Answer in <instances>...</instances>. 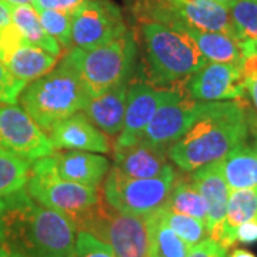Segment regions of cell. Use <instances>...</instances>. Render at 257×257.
I'll list each match as a JSON object with an SVG mask.
<instances>
[{"label":"cell","instance_id":"d6a6232c","mask_svg":"<svg viewBox=\"0 0 257 257\" xmlns=\"http://www.w3.org/2000/svg\"><path fill=\"white\" fill-rule=\"evenodd\" d=\"M87 0H35L33 8L39 10H57L73 16Z\"/></svg>","mask_w":257,"mask_h":257},{"label":"cell","instance_id":"277c9868","mask_svg":"<svg viewBox=\"0 0 257 257\" xmlns=\"http://www.w3.org/2000/svg\"><path fill=\"white\" fill-rule=\"evenodd\" d=\"M90 97L73 66L62 59L53 70L26 86L19 99L37 126L50 133L60 121L83 110Z\"/></svg>","mask_w":257,"mask_h":257},{"label":"cell","instance_id":"5bb4252c","mask_svg":"<svg viewBox=\"0 0 257 257\" xmlns=\"http://www.w3.org/2000/svg\"><path fill=\"white\" fill-rule=\"evenodd\" d=\"M179 29H194L200 32H217L231 37L237 36L231 22L229 8L213 0H169ZM240 40V39H239Z\"/></svg>","mask_w":257,"mask_h":257},{"label":"cell","instance_id":"d6986e66","mask_svg":"<svg viewBox=\"0 0 257 257\" xmlns=\"http://www.w3.org/2000/svg\"><path fill=\"white\" fill-rule=\"evenodd\" d=\"M127 86L128 82L120 83L97 96H92L83 107V113L106 135L116 136L121 132L126 111Z\"/></svg>","mask_w":257,"mask_h":257},{"label":"cell","instance_id":"ac0fdd59","mask_svg":"<svg viewBox=\"0 0 257 257\" xmlns=\"http://www.w3.org/2000/svg\"><path fill=\"white\" fill-rule=\"evenodd\" d=\"M114 167L123 175L135 179H152L159 176L167 163V149L140 139L126 147L113 149Z\"/></svg>","mask_w":257,"mask_h":257},{"label":"cell","instance_id":"83f0119b","mask_svg":"<svg viewBox=\"0 0 257 257\" xmlns=\"http://www.w3.org/2000/svg\"><path fill=\"white\" fill-rule=\"evenodd\" d=\"M157 210L160 213L162 220L165 221L189 247H193L194 244L202 241L204 236L207 234L204 221L194 219L192 216H186V214L169 210L166 206H160Z\"/></svg>","mask_w":257,"mask_h":257},{"label":"cell","instance_id":"f35d334b","mask_svg":"<svg viewBox=\"0 0 257 257\" xmlns=\"http://www.w3.org/2000/svg\"><path fill=\"white\" fill-rule=\"evenodd\" d=\"M0 257H26L20 254L18 251L12 250V248L6 247V246H0Z\"/></svg>","mask_w":257,"mask_h":257},{"label":"cell","instance_id":"603a6c76","mask_svg":"<svg viewBox=\"0 0 257 257\" xmlns=\"http://www.w3.org/2000/svg\"><path fill=\"white\" fill-rule=\"evenodd\" d=\"M163 206L169 210L192 216L206 223L207 220V204L203 199L200 192L197 190L196 184L193 182L192 176L189 173H176L172 189L166 199Z\"/></svg>","mask_w":257,"mask_h":257},{"label":"cell","instance_id":"f546056e","mask_svg":"<svg viewBox=\"0 0 257 257\" xmlns=\"http://www.w3.org/2000/svg\"><path fill=\"white\" fill-rule=\"evenodd\" d=\"M39 19L43 28L55 39L62 49H72V16L57 10H39Z\"/></svg>","mask_w":257,"mask_h":257},{"label":"cell","instance_id":"8fae6325","mask_svg":"<svg viewBox=\"0 0 257 257\" xmlns=\"http://www.w3.org/2000/svg\"><path fill=\"white\" fill-rule=\"evenodd\" d=\"M209 103L194 100L183 94L166 101L156 110L142 139L152 145L169 149L202 117Z\"/></svg>","mask_w":257,"mask_h":257},{"label":"cell","instance_id":"9c48e42d","mask_svg":"<svg viewBox=\"0 0 257 257\" xmlns=\"http://www.w3.org/2000/svg\"><path fill=\"white\" fill-rule=\"evenodd\" d=\"M126 33L124 18L111 0H87L72 16V42L80 49L107 45Z\"/></svg>","mask_w":257,"mask_h":257},{"label":"cell","instance_id":"1f68e13d","mask_svg":"<svg viewBox=\"0 0 257 257\" xmlns=\"http://www.w3.org/2000/svg\"><path fill=\"white\" fill-rule=\"evenodd\" d=\"M26 86L28 83L16 79L0 60V104H15Z\"/></svg>","mask_w":257,"mask_h":257},{"label":"cell","instance_id":"5b68a950","mask_svg":"<svg viewBox=\"0 0 257 257\" xmlns=\"http://www.w3.org/2000/svg\"><path fill=\"white\" fill-rule=\"evenodd\" d=\"M138 55V43L126 33L107 45L93 49L72 47L62 56L87 87L90 96H97L120 83L128 82Z\"/></svg>","mask_w":257,"mask_h":257},{"label":"cell","instance_id":"30bf717a","mask_svg":"<svg viewBox=\"0 0 257 257\" xmlns=\"http://www.w3.org/2000/svg\"><path fill=\"white\" fill-rule=\"evenodd\" d=\"M0 146L33 163L53 153L49 136L18 106H0Z\"/></svg>","mask_w":257,"mask_h":257},{"label":"cell","instance_id":"60d3db41","mask_svg":"<svg viewBox=\"0 0 257 257\" xmlns=\"http://www.w3.org/2000/svg\"><path fill=\"white\" fill-rule=\"evenodd\" d=\"M213 2H217V3H220L223 6H226V8H230L231 5H234L237 0H213Z\"/></svg>","mask_w":257,"mask_h":257},{"label":"cell","instance_id":"ab89813d","mask_svg":"<svg viewBox=\"0 0 257 257\" xmlns=\"http://www.w3.org/2000/svg\"><path fill=\"white\" fill-rule=\"evenodd\" d=\"M8 6H23V5H33L35 0H0Z\"/></svg>","mask_w":257,"mask_h":257},{"label":"cell","instance_id":"2e32d148","mask_svg":"<svg viewBox=\"0 0 257 257\" xmlns=\"http://www.w3.org/2000/svg\"><path fill=\"white\" fill-rule=\"evenodd\" d=\"M53 150H82L92 153H110L106 133L96 127L84 113H74L60 121L49 133Z\"/></svg>","mask_w":257,"mask_h":257},{"label":"cell","instance_id":"4fadbf2b","mask_svg":"<svg viewBox=\"0 0 257 257\" xmlns=\"http://www.w3.org/2000/svg\"><path fill=\"white\" fill-rule=\"evenodd\" d=\"M184 90L189 97L199 101L241 100L246 83L239 66L207 63L187 79Z\"/></svg>","mask_w":257,"mask_h":257},{"label":"cell","instance_id":"ba28073f","mask_svg":"<svg viewBox=\"0 0 257 257\" xmlns=\"http://www.w3.org/2000/svg\"><path fill=\"white\" fill-rule=\"evenodd\" d=\"M175 176V169L170 165L166 166L160 175L152 179L128 177L111 166L101 192L104 200L113 209L127 214L146 216L165 204Z\"/></svg>","mask_w":257,"mask_h":257},{"label":"cell","instance_id":"ffe728a7","mask_svg":"<svg viewBox=\"0 0 257 257\" xmlns=\"http://www.w3.org/2000/svg\"><path fill=\"white\" fill-rule=\"evenodd\" d=\"M248 123V132L254 135L251 143H241L221 159L223 175L230 190L257 186V121Z\"/></svg>","mask_w":257,"mask_h":257},{"label":"cell","instance_id":"e0dca14e","mask_svg":"<svg viewBox=\"0 0 257 257\" xmlns=\"http://www.w3.org/2000/svg\"><path fill=\"white\" fill-rule=\"evenodd\" d=\"M46 160L60 179L93 187L100 186L111 167L107 157L82 150L53 152Z\"/></svg>","mask_w":257,"mask_h":257},{"label":"cell","instance_id":"44dd1931","mask_svg":"<svg viewBox=\"0 0 257 257\" xmlns=\"http://www.w3.org/2000/svg\"><path fill=\"white\" fill-rule=\"evenodd\" d=\"M57 62L59 57L47 53L46 50L35 45H30L26 40H23L3 60L10 73L25 83L33 82L43 74L49 73L57 66Z\"/></svg>","mask_w":257,"mask_h":257},{"label":"cell","instance_id":"9a60e30c","mask_svg":"<svg viewBox=\"0 0 257 257\" xmlns=\"http://www.w3.org/2000/svg\"><path fill=\"white\" fill-rule=\"evenodd\" d=\"M192 179L207 204V234L210 239L219 241L230 194L229 186L223 175L221 160L192 172Z\"/></svg>","mask_w":257,"mask_h":257},{"label":"cell","instance_id":"8992f818","mask_svg":"<svg viewBox=\"0 0 257 257\" xmlns=\"http://www.w3.org/2000/svg\"><path fill=\"white\" fill-rule=\"evenodd\" d=\"M26 190L37 203L70 217L77 229L103 199L100 187L69 182L55 175L46 157L30 166Z\"/></svg>","mask_w":257,"mask_h":257},{"label":"cell","instance_id":"74e56055","mask_svg":"<svg viewBox=\"0 0 257 257\" xmlns=\"http://www.w3.org/2000/svg\"><path fill=\"white\" fill-rule=\"evenodd\" d=\"M227 257H256L251 251H248L246 248H234Z\"/></svg>","mask_w":257,"mask_h":257},{"label":"cell","instance_id":"7c38bea8","mask_svg":"<svg viewBox=\"0 0 257 257\" xmlns=\"http://www.w3.org/2000/svg\"><path fill=\"white\" fill-rule=\"evenodd\" d=\"M180 94L176 90L157 89L143 82L132 83L127 90L123 127L114 142V149L130 146L140 140L157 109Z\"/></svg>","mask_w":257,"mask_h":257},{"label":"cell","instance_id":"4dcf8cb0","mask_svg":"<svg viewBox=\"0 0 257 257\" xmlns=\"http://www.w3.org/2000/svg\"><path fill=\"white\" fill-rule=\"evenodd\" d=\"M69 257H116L109 244L99 240L92 233L79 230L74 248Z\"/></svg>","mask_w":257,"mask_h":257},{"label":"cell","instance_id":"836d02e7","mask_svg":"<svg viewBox=\"0 0 257 257\" xmlns=\"http://www.w3.org/2000/svg\"><path fill=\"white\" fill-rule=\"evenodd\" d=\"M186 257H227V248L209 237L190 247Z\"/></svg>","mask_w":257,"mask_h":257},{"label":"cell","instance_id":"7402d4cb","mask_svg":"<svg viewBox=\"0 0 257 257\" xmlns=\"http://www.w3.org/2000/svg\"><path fill=\"white\" fill-rule=\"evenodd\" d=\"M254 216H257V186L230 190L227 210L223 221L219 243L226 248L231 247L237 241L236 229L241 223Z\"/></svg>","mask_w":257,"mask_h":257},{"label":"cell","instance_id":"7a4b0ae2","mask_svg":"<svg viewBox=\"0 0 257 257\" xmlns=\"http://www.w3.org/2000/svg\"><path fill=\"white\" fill-rule=\"evenodd\" d=\"M241 100L210 101L202 117L167 149L180 172L192 173L221 160L247 140L248 117Z\"/></svg>","mask_w":257,"mask_h":257},{"label":"cell","instance_id":"cb8c5ba5","mask_svg":"<svg viewBox=\"0 0 257 257\" xmlns=\"http://www.w3.org/2000/svg\"><path fill=\"white\" fill-rule=\"evenodd\" d=\"M9 8L12 25L18 29L19 33L28 43L40 47L56 57H62L63 49L45 30L40 19H39V13L35 8H32L30 5L9 6Z\"/></svg>","mask_w":257,"mask_h":257},{"label":"cell","instance_id":"e575fe53","mask_svg":"<svg viewBox=\"0 0 257 257\" xmlns=\"http://www.w3.org/2000/svg\"><path fill=\"white\" fill-rule=\"evenodd\" d=\"M236 240L240 243L251 244L257 241V216L241 223L236 229Z\"/></svg>","mask_w":257,"mask_h":257},{"label":"cell","instance_id":"f1b7e54d","mask_svg":"<svg viewBox=\"0 0 257 257\" xmlns=\"http://www.w3.org/2000/svg\"><path fill=\"white\" fill-rule=\"evenodd\" d=\"M229 10L240 40L257 42V0H237Z\"/></svg>","mask_w":257,"mask_h":257},{"label":"cell","instance_id":"3957f363","mask_svg":"<svg viewBox=\"0 0 257 257\" xmlns=\"http://www.w3.org/2000/svg\"><path fill=\"white\" fill-rule=\"evenodd\" d=\"M143 47L142 80L157 89L176 90L184 96L187 79L209 63L186 30L162 23H140Z\"/></svg>","mask_w":257,"mask_h":257},{"label":"cell","instance_id":"d590c367","mask_svg":"<svg viewBox=\"0 0 257 257\" xmlns=\"http://www.w3.org/2000/svg\"><path fill=\"white\" fill-rule=\"evenodd\" d=\"M9 25H12L10 8L6 3L0 2V29L6 28V26H9Z\"/></svg>","mask_w":257,"mask_h":257},{"label":"cell","instance_id":"484cf974","mask_svg":"<svg viewBox=\"0 0 257 257\" xmlns=\"http://www.w3.org/2000/svg\"><path fill=\"white\" fill-rule=\"evenodd\" d=\"M149 231V256L186 257L190 247L162 220L159 210L146 214Z\"/></svg>","mask_w":257,"mask_h":257},{"label":"cell","instance_id":"4316f807","mask_svg":"<svg viewBox=\"0 0 257 257\" xmlns=\"http://www.w3.org/2000/svg\"><path fill=\"white\" fill-rule=\"evenodd\" d=\"M30 163L0 146V199L23 189L28 183Z\"/></svg>","mask_w":257,"mask_h":257},{"label":"cell","instance_id":"6da1fadb","mask_svg":"<svg viewBox=\"0 0 257 257\" xmlns=\"http://www.w3.org/2000/svg\"><path fill=\"white\" fill-rule=\"evenodd\" d=\"M70 217L19 189L0 199V246L26 257H69L77 237Z\"/></svg>","mask_w":257,"mask_h":257},{"label":"cell","instance_id":"52a82bcc","mask_svg":"<svg viewBox=\"0 0 257 257\" xmlns=\"http://www.w3.org/2000/svg\"><path fill=\"white\" fill-rule=\"evenodd\" d=\"M77 230L89 231L109 244L116 257H150L146 216L121 213L113 209L104 197Z\"/></svg>","mask_w":257,"mask_h":257},{"label":"cell","instance_id":"d4e9b609","mask_svg":"<svg viewBox=\"0 0 257 257\" xmlns=\"http://www.w3.org/2000/svg\"><path fill=\"white\" fill-rule=\"evenodd\" d=\"M194 40L207 62L239 66L241 59L240 40L224 33L200 32L194 29H184Z\"/></svg>","mask_w":257,"mask_h":257},{"label":"cell","instance_id":"8d00e7d4","mask_svg":"<svg viewBox=\"0 0 257 257\" xmlns=\"http://www.w3.org/2000/svg\"><path fill=\"white\" fill-rule=\"evenodd\" d=\"M246 90L250 94V99L253 101V106L257 110V77L246 82Z\"/></svg>","mask_w":257,"mask_h":257}]
</instances>
